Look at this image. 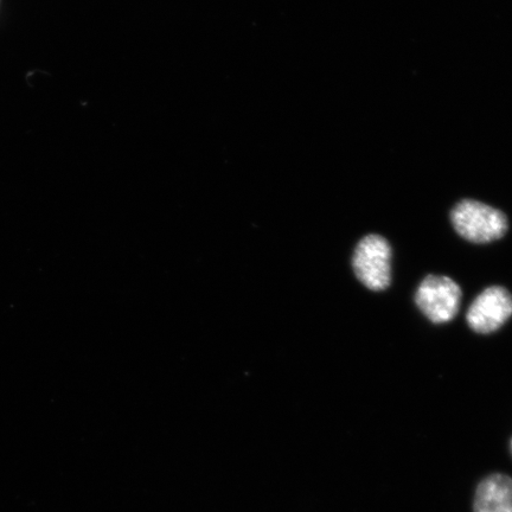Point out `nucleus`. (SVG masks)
Returning <instances> with one entry per match:
<instances>
[{
    "label": "nucleus",
    "mask_w": 512,
    "mask_h": 512,
    "mask_svg": "<svg viewBox=\"0 0 512 512\" xmlns=\"http://www.w3.org/2000/svg\"><path fill=\"white\" fill-rule=\"evenodd\" d=\"M416 305L433 323L451 322L457 316L462 290L457 283L441 275H428L416 292Z\"/></svg>",
    "instance_id": "3"
},
{
    "label": "nucleus",
    "mask_w": 512,
    "mask_h": 512,
    "mask_svg": "<svg viewBox=\"0 0 512 512\" xmlns=\"http://www.w3.org/2000/svg\"><path fill=\"white\" fill-rule=\"evenodd\" d=\"M473 512H512V478L492 473L477 486Z\"/></svg>",
    "instance_id": "5"
},
{
    "label": "nucleus",
    "mask_w": 512,
    "mask_h": 512,
    "mask_svg": "<svg viewBox=\"0 0 512 512\" xmlns=\"http://www.w3.org/2000/svg\"><path fill=\"white\" fill-rule=\"evenodd\" d=\"M512 316V297L503 287L494 286L480 293L467 312V323L478 334H490Z\"/></svg>",
    "instance_id": "4"
},
{
    "label": "nucleus",
    "mask_w": 512,
    "mask_h": 512,
    "mask_svg": "<svg viewBox=\"0 0 512 512\" xmlns=\"http://www.w3.org/2000/svg\"><path fill=\"white\" fill-rule=\"evenodd\" d=\"M451 220L458 234L475 243H489L503 238L508 220L502 211L472 200L457 204Z\"/></svg>",
    "instance_id": "1"
},
{
    "label": "nucleus",
    "mask_w": 512,
    "mask_h": 512,
    "mask_svg": "<svg viewBox=\"0 0 512 512\" xmlns=\"http://www.w3.org/2000/svg\"><path fill=\"white\" fill-rule=\"evenodd\" d=\"M392 248L380 235H368L358 243L352 266L358 280L371 291H383L390 284Z\"/></svg>",
    "instance_id": "2"
}]
</instances>
